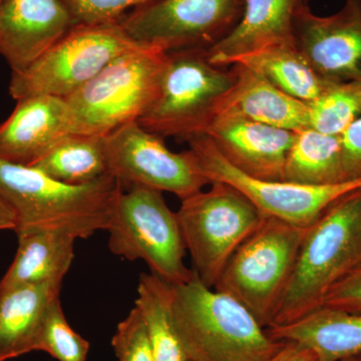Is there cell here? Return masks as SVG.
Masks as SVG:
<instances>
[{
	"mask_svg": "<svg viewBox=\"0 0 361 361\" xmlns=\"http://www.w3.org/2000/svg\"><path fill=\"white\" fill-rule=\"evenodd\" d=\"M122 191L111 175L90 184L68 185L32 166L0 159V197L16 214V233L44 229L89 238L108 229Z\"/></svg>",
	"mask_w": 361,
	"mask_h": 361,
	"instance_id": "cell-1",
	"label": "cell"
},
{
	"mask_svg": "<svg viewBox=\"0 0 361 361\" xmlns=\"http://www.w3.org/2000/svg\"><path fill=\"white\" fill-rule=\"evenodd\" d=\"M171 310L188 361H265L284 345L243 304L197 275L172 286Z\"/></svg>",
	"mask_w": 361,
	"mask_h": 361,
	"instance_id": "cell-2",
	"label": "cell"
},
{
	"mask_svg": "<svg viewBox=\"0 0 361 361\" xmlns=\"http://www.w3.org/2000/svg\"><path fill=\"white\" fill-rule=\"evenodd\" d=\"M361 264V188L331 204L306 230L295 269L272 326L322 305L327 292Z\"/></svg>",
	"mask_w": 361,
	"mask_h": 361,
	"instance_id": "cell-3",
	"label": "cell"
},
{
	"mask_svg": "<svg viewBox=\"0 0 361 361\" xmlns=\"http://www.w3.org/2000/svg\"><path fill=\"white\" fill-rule=\"evenodd\" d=\"M236 80V71L210 63L207 49L167 52L155 99L137 121L161 137L187 141L204 134Z\"/></svg>",
	"mask_w": 361,
	"mask_h": 361,
	"instance_id": "cell-4",
	"label": "cell"
},
{
	"mask_svg": "<svg viewBox=\"0 0 361 361\" xmlns=\"http://www.w3.org/2000/svg\"><path fill=\"white\" fill-rule=\"evenodd\" d=\"M166 59L167 52L140 45L66 97L73 134L106 137L139 120L155 99Z\"/></svg>",
	"mask_w": 361,
	"mask_h": 361,
	"instance_id": "cell-5",
	"label": "cell"
},
{
	"mask_svg": "<svg viewBox=\"0 0 361 361\" xmlns=\"http://www.w3.org/2000/svg\"><path fill=\"white\" fill-rule=\"evenodd\" d=\"M306 230L265 215L234 252L214 288L243 304L269 329L295 269Z\"/></svg>",
	"mask_w": 361,
	"mask_h": 361,
	"instance_id": "cell-6",
	"label": "cell"
},
{
	"mask_svg": "<svg viewBox=\"0 0 361 361\" xmlns=\"http://www.w3.org/2000/svg\"><path fill=\"white\" fill-rule=\"evenodd\" d=\"M111 253L127 260L145 261L152 274L176 286L196 275L184 262L186 246L177 213L163 192L130 186L116 199L108 229Z\"/></svg>",
	"mask_w": 361,
	"mask_h": 361,
	"instance_id": "cell-7",
	"label": "cell"
},
{
	"mask_svg": "<svg viewBox=\"0 0 361 361\" xmlns=\"http://www.w3.org/2000/svg\"><path fill=\"white\" fill-rule=\"evenodd\" d=\"M140 45L120 20L73 25L35 63L13 73L9 94L16 101L35 96L66 99L111 61Z\"/></svg>",
	"mask_w": 361,
	"mask_h": 361,
	"instance_id": "cell-8",
	"label": "cell"
},
{
	"mask_svg": "<svg viewBox=\"0 0 361 361\" xmlns=\"http://www.w3.org/2000/svg\"><path fill=\"white\" fill-rule=\"evenodd\" d=\"M177 215L194 272L211 288L265 217L239 190L218 180L182 200Z\"/></svg>",
	"mask_w": 361,
	"mask_h": 361,
	"instance_id": "cell-9",
	"label": "cell"
},
{
	"mask_svg": "<svg viewBox=\"0 0 361 361\" xmlns=\"http://www.w3.org/2000/svg\"><path fill=\"white\" fill-rule=\"evenodd\" d=\"M244 0H155L120 23L135 42L165 52L208 49L241 18Z\"/></svg>",
	"mask_w": 361,
	"mask_h": 361,
	"instance_id": "cell-10",
	"label": "cell"
},
{
	"mask_svg": "<svg viewBox=\"0 0 361 361\" xmlns=\"http://www.w3.org/2000/svg\"><path fill=\"white\" fill-rule=\"evenodd\" d=\"M187 142L210 183L218 180L236 188L264 215L298 227H310L331 204L361 188V179L327 186L256 179L233 167L205 134Z\"/></svg>",
	"mask_w": 361,
	"mask_h": 361,
	"instance_id": "cell-11",
	"label": "cell"
},
{
	"mask_svg": "<svg viewBox=\"0 0 361 361\" xmlns=\"http://www.w3.org/2000/svg\"><path fill=\"white\" fill-rule=\"evenodd\" d=\"M104 142L110 174L123 187H148L182 201L211 184L191 149L171 151L164 137L144 129L137 121L106 135Z\"/></svg>",
	"mask_w": 361,
	"mask_h": 361,
	"instance_id": "cell-12",
	"label": "cell"
},
{
	"mask_svg": "<svg viewBox=\"0 0 361 361\" xmlns=\"http://www.w3.org/2000/svg\"><path fill=\"white\" fill-rule=\"evenodd\" d=\"M294 42L327 82H361V0H345L329 16L307 9L297 21Z\"/></svg>",
	"mask_w": 361,
	"mask_h": 361,
	"instance_id": "cell-13",
	"label": "cell"
},
{
	"mask_svg": "<svg viewBox=\"0 0 361 361\" xmlns=\"http://www.w3.org/2000/svg\"><path fill=\"white\" fill-rule=\"evenodd\" d=\"M226 160L256 179L284 180L296 133L232 115L218 116L204 133Z\"/></svg>",
	"mask_w": 361,
	"mask_h": 361,
	"instance_id": "cell-14",
	"label": "cell"
},
{
	"mask_svg": "<svg viewBox=\"0 0 361 361\" xmlns=\"http://www.w3.org/2000/svg\"><path fill=\"white\" fill-rule=\"evenodd\" d=\"M73 26L61 0H4L0 4V54L13 73L25 70Z\"/></svg>",
	"mask_w": 361,
	"mask_h": 361,
	"instance_id": "cell-15",
	"label": "cell"
},
{
	"mask_svg": "<svg viewBox=\"0 0 361 361\" xmlns=\"http://www.w3.org/2000/svg\"><path fill=\"white\" fill-rule=\"evenodd\" d=\"M70 134H73V125L65 99L25 97L18 101L13 114L0 123V159L32 165Z\"/></svg>",
	"mask_w": 361,
	"mask_h": 361,
	"instance_id": "cell-16",
	"label": "cell"
},
{
	"mask_svg": "<svg viewBox=\"0 0 361 361\" xmlns=\"http://www.w3.org/2000/svg\"><path fill=\"white\" fill-rule=\"evenodd\" d=\"M310 0H244L236 26L207 49L211 63L231 66L233 61L263 47L294 42L297 21L310 8Z\"/></svg>",
	"mask_w": 361,
	"mask_h": 361,
	"instance_id": "cell-17",
	"label": "cell"
},
{
	"mask_svg": "<svg viewBox=\"0 0 361 361\" xmlns=\"http://www.w3.org/2000/svg\"><path fill=\"white\" fill-rule=\"evenodd\" d=\"M233 66L236 71V80L217 116H242L295 133L310 128L307 103L285 94L250 68L240 65Z\"/></svg>",
	"mask_w": 361,
	"mask_h": 361,
	"instance_id": "cell-18",
	"label": "cell"
},
{
	"mask_svg": "<svg viewBox=\"0 0 361 361\" xmlns=\"http://www.w3.org/2000/svg\"><path fill=\"white\" fill-rule=\"evenodd\" d=\"M61 281L26 284L0 293V361L39 351L47 313Z\"/></svg>",
	"mask_w": 361,
	"mask_h": 361,
	"instance_id": "cell-19",
	"label": "cell"
},
{
	"mask_svg": "<svg viewBox=\"0 0 361 361\" xmlns=\"http://www.w3.org/2000/svg\"><path fill=\"white\" fill-rule=\"evenodd\" d=\"M273 339L310 349L318 361H342L361 355V312L317 308L288 324L266 329Z\"/></svg>",
	"mask_w": 361,
	"mask_h": 361,
	"instance_id": "cell-20",
	"label": "cell"
},
{
	"mask_svg": "<svg viewBox=\"0 0 361 361\" xmlns=\"http://www.w3.org/2000/svg\"><path fill=\"white\" fill-rule=\"evenodd\" d=\"M16 234L18 252L0 280V293L21 285L63 282L75 257L77 238L44 229L21 230Z\"/></svg>",
	"mask_w": 361,
	"mask_h": 361,
	"instance_id": "cell-21",
	"label": "cell"
},
{
	"mask_svg": "<svg viewBox=\"0 0 361 361\" xmlns=\"http://www.w3.org/2000/svg\"><path fill=\"white\" fill-rule=\"evenodd\" d=\"M240 65L263 75L285 94L311 103L334 84L320 77L297 49L295 42L269 45L239 56Z\"/></svg>",
	"mask_w": 361,
	"mask_h": 361,
	"instance_id": "cell-22",
	"label": "cell"
},
{
	"mask_svg": "<svg viewBox=\"0 0 361 361\" xmlns=\"http://www.w3.org/2000/svg\"><path fill=\"white\" fill-rule=\"evenodd\" d=\"M284 180L313 186L350 180L344 174L341 137L311 128L296 132L285 164Z\"/></svg>",
	"mask_w": 361,
	"mask_h": 361,
	"instance_id": "cell-23",
	"label": "cell"
},
{
	"mask_svg": "<svg viewBox=\"0 0 361 361\" xmlns=\"http://www.w3.org/2000/svg\"><path fill=\"white\" fill-rule=\"evenodd\" d=\"M52 179L85 185L111 175L104 137L70 134L32 164Z\"/></svg>",
	"mask_w": 361,
	"mask_h": 361,
	"instance_id": "cell-24",
	"label": "cell"
},
{
	"mask_svg": "<svg viewBox=\"0 0 361 361\" xmlns=\"http://www.w3.org/2000/svg\"><path fill=\"white\" fill-rule=\"evenodd\" d=\"M171 301L172 285L152 273L141 274L135 307L146 325L154 360L188 361L173 322Z\"/></svg>",
	"mask_w": 361,
	"mask_h": 361,
	"instance_id": "cell-25",
	"label": "cell"
},
{
	"mask_svg": "<svg viewBox=\"0 0 361 361\" xmlns=\"http://www.w3.org/2000/svg\"><path fill=\"white\" fill-rule=\"evenodd\" d=\"M310 106V128L342 137L361 118V82H334Z\"/></svg>",
	"mask_w": 361,
	"mask_h": 361,
	"instance_id": "cell-26",
	"label": "cell"
},
{
	"mask_svg": "<svg viewBox=\"0 0 361 361\" xmlns=\"http://www.w3.org/2000/svg\"><path fill=\"white\" fill-rule=\"evenodd\" d=\"M39 351L49 353L58 361H85L89 355L90 342L71 329L59 298L47 313Z\"/></svg>",
	"mask_w": 361,
	"mask_h": 361,
	"instance_id": "cell-27",
	"label": "cell"
},
{
	"mask_svg": "<svg viewBox=\"0 0 361 361\" xmlns=\"http://www.w3.org/2000/svg\"><path fill=\"white\" fill-rule=\"evenodd\" d=\"M111 345L118 361H155L146 325L135 307L118 323Z\"/></svg>",
	"mask_w": 361,
	"mask_h": 361,
	"instance_id": "cell-28",
	"label": "cell"
},
{
	"mask_svg": "<svg viewBox=\"0 0 361 361\" xmlns=\"http://www.w3.org/2000/svg\"><path fill=\"white\" fill-rule=\"evenodd\" d=\"M70 11L73 25L120 20L129 9L155 0H61Z\"/></svg>",
	"mask_w": 361,
	"mask_h": 361,
	"instance_id": "cell-29",
	"label": "cell"
},
{
	"mask_svg": "<svg viewBox=\"0 0 361 361\" xmlns=\"http://www.w3.org/2000/svg\"><path fill=\"white\" fill-rule=\"evenodd\" d=\"M361 312V264L330 288L320 307Z\"/></svg>",
	"mask_w": 361,
	"mask_h": 361,
	"instance_id": "cell-30",
	"label": "cell"
},
{
	"mask_svg": "<svg viewBox=\"0 0 361 361\" xmlns=\"http://www.w3.org/2000/svg\"><path fill=\"white\" fill-rule=\"evenodd\" d=\"M342 161L348 180L361 179V118L342 135Z\"/></svg>",
	"mask_w": 361,
	"mask_h": 361,
	"instance_id": "cell-31",
	"label": "cell"
},
{
	"mask_svg": "<svg viewBox=\"0 0 361 361\" xmlns=\"http://www.w3.org/2000/svg\"><path fill=\"white\" fill-rule=\"evenodd\" d=\"M265 361H318L317 356L310 350L295 342H284L281 349Z\"/></svg>",
	"mask_w": 361,
	"mask_h": 361,
	"instance_id": "cell-32",
	"label": "cell"
},
{
	"mask_svg": "<svg viewBox=\"0 0 361 361\" xmlns=\"http://www.w3.org/2000/svg\"><path fill=\"white\" fill-rule=\"evenodd\" d=\"M18 226L16 214L13 209L0 197V231L1 230H13Z\"/></svg>",
	"mask_w": 361,
	"mask_h": 361,
	"instance_id": "cell-33",
	"label": "cell"
},
{
	"mask_svg": "<svg viewBox=\"0 0 361 361\" xmlns=\"http://www.w3.org/2000/svg\"><path fill=\"white\" fill-rule=\"evenodd\" d=\"M342 361H360L358 357L348 358V360H342Z\"/></svg>",
	"mask_w": 361,
	"mask_h": 361,
	"instance_id": "cell-34",
	"label": "cell"
},
{
	"mask_svg": "<svg viewBox=\"0 0 361 361\" xmlns=\"http://www.w3.org/2000/svg\"><path fill=\"white\" fill-rule=\"evenodd\" d=\"M358 360H360V361H361V355L358 356Z\"/></svg>",
	"mask_w": 361,
	"mask_h": 361,
	"instance_id": "cell-35",
	"label": "cell"
},
{
	"mask_svg": "<svg viewBox=\"0 0 361 361\" xmlns=\"http://www.w3.org/2000/svg\"><path fill=\"white\" fill-rule=\"evenodd\" d=\"M4 0H0V4H1L2 2H4Z\"/></svg>",
	"mask_w": 361,
	"mask_h": 361,
	"instance_id": "cell-36",
	"label": "cell"
}]
</instances>
